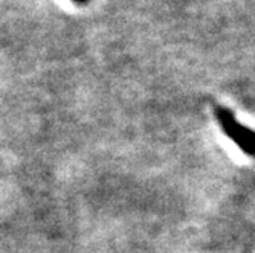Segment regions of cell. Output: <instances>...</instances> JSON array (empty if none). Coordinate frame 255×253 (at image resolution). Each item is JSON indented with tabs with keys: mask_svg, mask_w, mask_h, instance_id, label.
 <instances>
[{
	"mask_svg": "<svg viewBox=\"0 0 255 253\" xmlns=\"http://www.w3.org/2000/svg\"><path fill=\"white\" fill-rule=\"evenodd\" d=\"M216 118H217L219 125L222 127L223 133L229 137V139L233 141L243 153L255 157V131L245 127L242 122H239L237 118L234 116V113L225 107H217Z\"/></svg>",
	"mask_w": 255,
	"mask_h": 253,
	"instance_id": "obj_1",
	"label": "cell"
}]
</instances>
